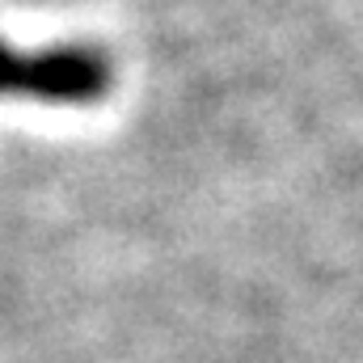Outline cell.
Wrapping results in <instances>:
<instances>
[{
    "instance_id": "obj_1",
    "label": "cell",
    "mask_w": 363,
    "mask_h": 363,
    "mask_svg": "<svg viewBox=\"0 0 363 363\" xmlns=\"http://www.w3.org/2000/svg\"><path fill=\"white\" fill-rule=\"evenodd\" d=\"M114 85V68L97 47L21 51L0 38V97H26L38 106H97Z\"/></svg>"
}]
</instances>
